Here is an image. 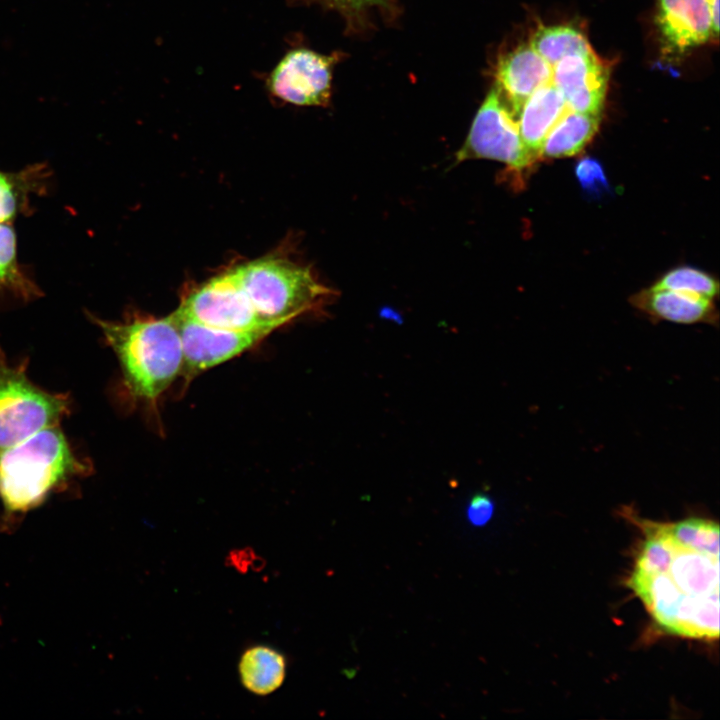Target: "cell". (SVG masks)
<instances>
[{
	"label": "cell",
	"mask_w": 720,
	"mask_h": 720,
	"mask_svg": "<svg viewBox=\"0 0 720 720\" xmlns=\"http://www.w3.org/2000/svg\"><path fill=\"white\" fill-rule=\"evenodd\" d=\"M67 394L51 393L27 375V362H8L0 348V451L54 425L70 414Z\"/></svg>",
	"instance_id": "4"
},
{
	"label": "cell",
	"mask_w": 720,
	"mask_h": 720,
	"mask_svg": "<svg viewBox=\"0 0 720 720\" xmlns=\"http://www.w3.org/2000/svg\"><path fill=\"white\" fill-rule=\"evenodd\" d=\"M257 314L282 325L319 307L331 291L308 267L268 256L230 270Z\"/></svg>",
	"instance_id": "3"
},
{
	"label": "cell",
	"mask_w": 720,
	"mask_h": 720,
	"mask_svg": "<svg viewBox=\"0 0 720 720\" xmlns=\"http://www.w3.org/2000/svg\"><path fill=\"white\" fill-rule=\"evenodd\" d=\"M553 68L532 48L522 44L504 55L496 68V87L518 115L527 98L552 81Z\"/></svg>",
	"instance_id": "11"
},
{
	"label": "cell",
	"mask_w": 720,
	"mask_h": 720,
	"mask_svg": "<svg viewBox=\"0 0 720 720\" xmlns=\"http://www.w3.org/2000/svg\"><path fill=\"white\" fill-rule=\"evenodd\" d=\"M0 294L25 302L41 295L18 261L16 233L10 221L0 222Z\"/></svg>",
	"instance_id": "17"
},
{
	"label": "cell",
	"mask_w": 720,
	"mask_h": 720,
	"mask_svg": "<svg viewBox=\"0 0 720 720\" xmlns=\"http://www.w3.org/2000/svg\"><path fill=\"white\" fill-rule=\"evenodd\" d=\"M174 313L182 318L213 328L249 330L284 326L263 320L250 304L229 271L186 293Z\"/></svg>",
	"instance_id": "5"
},
{
	"label": "cell",
	"mask_w": 720,
	"mask_h": 720,
	"mask_svg": "<svg viewBox=\"0 0 720 720\" xmlns=\"http://www.w3.org/2000/svg\"><path fill=\"white\" fill-rule=\"evenodd\" d=\"M50 169L46 163L31 164L17 172L0 170V222L30 212L33 195L47 192Z\"/></svg>",
	"instance_id": "14"
},
{
	"label": "cell",
	"mask_w": 720,
	"mask_h": 720,
	"mask_svg": "<svg viewBox=\"0 0 720 720\" xmlns=\"http://www.w3.org/2000/svg\"><path fill=\"white\" fill-rule=\"evenodd\" d=\"M529 44L552 68L568 55L592 49L586 36L569 25L540 26Z\"/></svg>",
	"instance_id": "18"
},
{
	"label": "cell",
	"mask_w": 720,
	"mask_h": 720,
	"mask_svg": "<svg viewBox=\"0 0 720 720\" xmlns=\"http://www.w3.org/2000/svg\"><path fill=\"white\" fill-rule=\"evenodd\" d=\"M576 177L586 191L599 192L607 187V180L601 164L592 158L579 161L575 169Z\"/></svg>",
	"instance_id": "21"
},
{
	"label": "cell",
	"mask_w": 720,
	"mask_h": 720,
	"mask_svg": "<svg viewBox=\"0 0 720 720\" xmlns=\"http://www.w3.org/2000/svg\"><path fill=\"white\" fill-rule=\"evenodd\" d=\"M657 25L665 46L677 53L715 36L706 0H658Z\"/></svg>",
	"instance_id": "10"
},
{
	"label": "cell",
	"mask_w": 720,
	"mask_h": 720,
	"mask_svg": "<svg viewBox=\"0 0 720 720\" xmlns=\"http://www.w3.org/2000/svg\"><path fill=\"white\" fill-rule=\"evenodd\" d=\"M494 509V502L488 495L476 494L471 498L467 507V518L472 525L481 527L490 521Z\"/></svg>",
	"instance_id": "22"
},
{
	"label": "cell",
	"mask_w": 720,
	"mask_h": 720,
	"mask_svg": "<svg viewBox=\"0 0 720 720\" xmlns=\"http://www.w3.org/2000/svg\"><path fill=\"white\" fill-rule=\"evenodd\" d=\"M238 672L245 689L258 696H267L282 686L287 661L279 650L271 646L254 645L241 654Z\"/></svg>",
	"instance_id": "15"
},
{
	"label": "cell",
	"mask_w": 720,
	"mask_h": 720,
	"mask_svg": "<svg viewBox=\"0 0 720 720\" xmlns=\"http://www.w3.org/2000/svg\"><path fill=\"white\" fill-rule=\"evenodd\" d=\"M172 316L182 341L183 368L180 378L185 385L204 371L255 348L276 330L271 327L219 329L179 317L174 312Z\"/></svg>",
	"instance_id": "7"
},
{
	"label": "cell",
	"mask_w": 720,
	"mask_h": 720,
	"mask_svg": "<svg viewBox=\"0 0 720 720\" xmlns=\"http://www.w3.org/2000/svg\"><path fill=\"white\" fill-rule=\"evenodd\" d=\"M334 59L307 48L288 52L272 71L268 86L278 98L295 105L328 102Z\"/></svg>",
	"instance_id": "8"
},
{
	"label": "cell",
	"mask_w": 720,
	"mask_h": 720,
	"mask_svg": "<svg viewBox=\"0 0 720 720\" xmlns=\"http://www.w3.org/2000/svg\"><path fill=\"white\" fill-rule=\"evenodd\" d=\"M346 15L357 16L373 7L387 6V0H330Z\"/></svg>",
	"instance_id": "23"
},
{
	"label": "cell",
	"mask_w": 720,
	"mask_h": 720,
	"mask_svg": "<svg viewBox=\"0 0 720 720\" xmlns=\"http://www.w3.org/2000/svg\"><path fill=\"white\" fill-rule=\"evenodd\" d=\"M671 539L679 546L710 557L719 558V525L703 518H688L664 523Z\"/></svg>",
	"instance_id": "19"
},
{
	"label": "cell",
	"mask_w": 720,
	"mask_h": 720,
	"mask_svg": "<svg viewBox=\"0 0 720 720\" xmlns=\"http://www.w3.org/2000/svg\"><path fill=\"white\" fill-rule=\"evenodd\" d=\"M600 115L567 109L546 136L540 158H563L576 155L596 134Z\"/></svg>",
	"instance_id": "16"
},
{
	"label": "cell",
	"mask_w": 720,
	"mask_h": 720,
	"mask_svg": "<svg viewBox=\"0 0 720 720\" xmlns=\"http://www.w3.org/2000/svg\"><path fill=\"white\" fill-rule=\"evenodd\" d=\"M652 288L690 293L711 300L719 291L718 282L714 277L689 266L668 271Z\"/></svg>",
	"instance_id": "20"
},
{
	"label": "cell",
	"mask_w": 720,
	"mask_h": 720,
	"mask_svg": "<svg viewBox=\"0 0 720 720\" xmlns=\"http://www.w3.org/2000/svg\"><path fill=\"white\" fill-rule=\"evenodd\" d=\"M90 317L118 360L129 398L156 407L183 368L182 341L172 314L156 318L134 313L121 321Z\"/></svg>",
	"instance_id": "1"
},
{
	"label": "cell",
	"mask_w": 720,
	"mask_h": 720,
	"mask_svg": "<svg viewBox=\"0 0 720 720\" xmlns=\"http://www.w3.org/2000/svg\"><path fill=\"white\" fill-rule=\"evenodd\" d=\"M567 109L562 94L552 81L535 90L522 105L518 127L533 162L540 158L546 136Z\"/></svg>",
	"instance_id": "13"
},
{
	"label": "cell",
	"mask_w": 720,
	"mask_h": 720,
	"mask_svg": "<svg viewBox=\"0 0 720 720\" xmlns=\"http://www.w3.org/2000/svg\"><path fill=\"white\" fill-rule=\"evenodd\" d=\"M513 115L504 104L499 89H491L473 120L466 141L456 154V160L491 159L517 170L534 163L524 147Z\"/></svg>",
	"instance_id": "6"
},
{
	"label": "cell",
	"mask_w": 720,
	"mask_h": 720,
	"mask_svg": "<svg viewBox=\"0 0 720 720\" xmlns=\"http://www.w3.org/2000/svg\"><path fill=\"white\" fill-rule=\"evenodd\" d=\"M89 472L90 464L74 453L58 425L44 428L0 451V505L7 515L26 513Z\"/></svg>",
	"instance_id": "2"
},
{
	"label": "cell",
	"mask_w": 720,
	"mask_h": 720,
	"mask_svg": "<svg viewBox=\"0 0 720 720\" xmlns=\"http://www.w3.org/2000/svg\"><path fill=\"white\" fill-rule=\"evenodd\" d=\"M709 6L715 36L719 31V0H706Z\"/></svg>",
	"instance_id": "24"
},
{
	"label": "cell",
	"mask_w": 720,
	"mask_h": 720,
	"mask_svg": "<svg viewBox=\"0 0 720 720\" xmlns=\"http://www.w3.org/2000/svg\"><path fill=\"white\" fill-rule=\"evenodd\" d=\"M631 304L654 320L680 324H717L711 299L668 289L649 288L631 297Z\"/></svg>",
	"instance_id": "12"
},
{
	"label": "cell",
	"mask_w": 720,
	"mask_h": 720,
	"mask_svg": "<svg viewBox=\"0 0 720 720\" xmlns=\"http://www.w3.org/2000/svg\"><path fill=\"white\" fill-rule=\"evenodd\" d=\"M609 80V68L590 49L560 60L552 70V83L569 110L600 115Z\"/></svg>",
	"instance_id": "9"
}]
</instances>
